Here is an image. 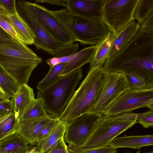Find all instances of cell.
<instances>
[{"mask_svg":"<svg viewBox=\"0 0 153 153\" xmlns=\"http://www.w3.org/2000/svg\"><path fill=\"white\" fill-rule=\"evenodd\" d=\"M102 67L107 72L136 71L153 76V30L140 27L131 40Z\"/></svg>","mask_w":153,"mask_h":153,"instance_id":"6da1fadb","label":"cell"},{"mask_svg":"<svg viewBox=\"0 0 153 153\" xmlns=\"http://www.w3.org/2000/svg\"><path fill=\"white\" fill-rule=\"evenodd\" d=\"M42 62V58L20 41L0 43V66L20 85L27 84L32 71Z\"/></svg>","mask_w":153,"mask_h":153,"instance_id":"7a4b0ae2","label":"cell"},{"mask_svg":"<svg viewBox=\"0 0 153 153\" xmlns=\"http://www.w3.org/2000/svg\"><path fill=\"white\" fill-rule=\"evenodd\" d=\"M51 11L75 42L82 45H98L111 32L102 19L81 16L66 8Z\"/></svg>","mask_w":153,"mask_h":153,"instance_id":"3957f363","label":"cell"},{"mask_svg":"<svg viewBox=\"0 0 153 153\" xmlns=\"http://www.w3.org/2000/svg\"><path fill=\"white\" fill-rule=\"evenodd\" d=\"M106 72L102 68H90L78 89L75 91L64 110L58 118L66 123L88 113L93 104Z\"/></svg>","mask_w":153,"mask_h":153,"instance_id":"277c9868","label":"cell"},{"mask_svg":"<svg viewBox=\"0 0 153 153\" xmlns=\"http://www.w3.org/2000/svg\"><path fill=\"white\" fill-rule=\"evenodd\" d=\"M82 76L81 68L61 76L50 86L38 90L37 97L41 98L46 111L53 118L62 114Z\"/></svg>","mask_w":153,"mask_h":153,"instance_id":"5b68a950","label":"cell"},{"mask_svg":"<svg viewBox=\"0 0 153 153\" xmlns=\"http://www.w3.org/2000/svg\"><path fill=\"white\" fill-rule=\"evenodd\" d=\"M137 114L131 112L102 116L95 129L81 147L91 149L109 145L117 136L137 123Z\"/></svg>","mask_w":153,"mask_h":153,"instance_id":"8992f818","label":"cell"},{"mask_svg":"<svg viewBox=\"0 0 153 153\" xmlns=\"http://www.w3.org/2000/svg\"><path fill=\"white\" fill-rule=\"evenodd\" d=\"M127 89V82L123 73L106 72L88 113L102 115Z\"/></svg>","mask_w":153,"mask_h":153,"instance_id":"52a82bcc","label":"cell"},{"mask_svg":"<svg viewBox=\"0 0 153 153\" xmlns=\"http://www.w3.org/2000/svg\"><path fill=\"white\" fill-rule=\"evenodd\" d=\"M139 0H105L103 20L116 36L134 19Z\"/></svg>","mask_w":153,"mask_h":153,"instance_id":"ba28073f","label":"cell"},{"mask_svg":"<svg viewBox=\"0 0 153 153\" xmlns=\"http://www.w3.org/2000/svg\"><path fill=\"white\" fill-rule=\"evenodd\" d=\"M142 108L153 109V88L140 90L127 89L104 112L110 116L131 112Z\"/></svg>","mask_w":153,"mask_h":153,"instance_id":"9c48e42d","label":"cell"},{"mask_svg":"<svg viewBox=\"0 0 153 153\" xmlns=\"http://www.w3.org/2000/svg\"><path fill=\"white\" fill-rule=\"evenodd\" d=\"M23 1L28 9L56 42L64 45L74 43L75 41L72 36L51 10L36 3Z\"/></svg>","mask_w":153,"mask_h":153,"instance_id":"30bf717a","label":"cell"},{"mask_svg":"<svg viewBox=\"0 0 153 153\" xmlns=\"http://www.w3.org/2000/svg\"><path fill=\"white\" fill-rule=\"evenodd\" d=\"M16 5L17 13L36 36L34 45L37 49L55 56L65 45L59 43L52 38L27 7L23 0L16 1Z\"/></svg>","mask_w":153,"mask_h":153,"instance_id":"8fae6325","label":"cell"},{"mask_svg":"<svg viewBox=\"0 0 153 153\" xmlns=\"http://www.w3.org/2000/svg\"><path fill=\"white\" fill-rule=\"evenodd\" d=\"M102 115L87 113L66 123L64 136L69 145L81 148L97 127Z\"/></svg>","mask_w":153,"mask_h":153,"instance_id":"7c38bea8","label":"cell"},{"mask_svg":"<svg viewBox=\"0 0 153 153\" xmlns=\"http://www.w3.org/2000/svg\"><path fill=\"white\" fill-rule=\"evenodd\" d=\"M105 0H67L66 9L81 16L103 19L102 8Z\"/></svg>","mask_w":153,"mask_h":153,"instance_id":"4fadbf2b","label":"cell"},{"mask_svg":"<svg viewBox=\"0 0 153 153\" xmlns=\"http://www.w3.org/2000/svg\"><path fill=\"white\" fill-rule=\"evenodd\" d=\"M48 117L19 120L16 133L26 139L32 145L36 143L41 130L52 118Z\"/></svg>","mask_w":153,"mask_h":153,"instance_id":"5bb4252c","label":"cell"},{"mask_svg":"<svg viewBox=\"0 0 153 153\" xmlns=\"http://www.w3.org/2000/svg\"><path fill=\"white\" fill-rule=\"evenodd\" d=\"M97 45L86 47L75 53L70 61L66 63L59 76H63L79 68L92 60Z\"/></svg>","mask_w":153,"mask_h":153,"instance_id":"9a60e30c","label":"cell"},{"mask_svg":"<svg viewBox=\"0 0 153 153\" xmlns=\"http://www.w3.org/2000/svg\"><path fill=\"white\" fill-rule=\"evenodd\" d=\"M153 144V135L151 134L115 138L109 144L115 149L128 148L135 149H139L143 147Z\"/></svg>","mask_w":153,"mask_h":153,"instance_id":"2e32d148","label":"cell"},{"mask_svg":"<svg viewBox=\"0 0 153 153\" xmlns=\"http://www.w3.org/2000/svg\"><path fill=\"white\" fill-rule=\"evenodd\" d=\"M127 82V89L140 90L153 88V76L140 71L123 72Z\"/></svg>","mask_w":153,"mask_h":153,"instance_id":"e0dca14e","label":"cell"},{"mask_svg":"<svg viewBox=\"0 0 153 153\" xmlns=\"http://www.w3.org/2000/svg\"><path fill=\"white\" fill-rule=\"evenodd\" d=\"M140 25L133 19L116 36L111 50L106 60L116 54L131 40L139 29Z\"/></svg>","mask_w":153,"mask_h":153,"instance_id":"ac0fdd59","label":"cell"},{"mask_svg":"<svg viewBox=\"0 0 153 153\" xmlns=\"http://www.w3.org/2000/svg\"><path fill=\"white\" fill-rule=\"evenodd\" d=\"M12 98L14 102L13 111L18 117L35 99L33 89L26 84L21 85Z\"/></svg>","mask_w":153,"mask_h":153,"instance_id":"d6986e66","label":"cell"},{"mask_svg":"<svg viewBox=\"0 0 153 153\" xmlns=\"http://www.w3.org/2000/svg\"><path fill=\"white\" fill-rule=\"evenodd\" d=\"M66 130V123L59 120L47 137L36 142V152L46 153L60 139L64 137Z\"/></svg>","mask_w":153,"mask_h":153,"instance_id":"ffe728a7","label":"cell"},{"mask_svg":"<svg viewBox=\"0 0 153 153\" xmlns=\"http://www.w3.org/2000/svg\"><path fill=\"white\" fill-rule=\"evenodd\" d=\"M29 142L17 133L0 141V153H26Z\"/></svg>","mask_w":153,"mask_h":153,"instance_id":"44dd1931","label":"cell"},{"mask_svg":"<svg viewBox=\"0 0 153 153\" xmlns=\"http://www.w3.org/2000/svg\"><path fill=\"white\" fill-rule=\"evenodd\" d=\"M18 40L26 45L34 44L36 36L31 28L18 13L8 15Z\"/></svg>","mask_w":153,"mask_h":153,"instance_id":"7402d4cb","label":"cell"},{"mask_svg":"<svg viewBox=\"0 0 153 153\" xmlns=\"http://www.w3.org/2000/svg\"><path fill=\"white\" fill-rule=\"evenodd\" d=\"M115 35L112 32L97 45L94 56L90 62V68L96 67H102L111 50Z\"/></svg>","mask_w":153,"mask_h":153,"instance_id":"603a6c76","label":"cell"},{"mask_svg":"<svg viewBox=\"0 0 153 153\" xmlns=\"http://www.w3.org/2000/svg\"><path fill=\"white\" fill-rule=\"evenodd\" d=\"M19 122V117L13 111L0 118V141L16 133Z\"/></svg>","mask_w":153,"mask_h":153,"instance_id":"cb8c5ba5","label":"cell"},{"mask_svg":"<svg viewBox=\"0 0 153 153\" xmlns=\"http://www.w3.org/2000/svg\"><path fill=\"white\" fill-rule=\"evenodd\" d=\"M41 98H37L33 101L19 117V120L44 117L48 116Z\"/></svg>","mask_w":153,"mask_h":153,"instance_id":"d4e9b609","label":"cell"},{"mask_svg":"<svg viewBox=\"0 0 153 153\" xmlns=\"http://www.w3.org/2000/svg\"><path fill=\"white\" fill-rule=\"evenodd\" d=\"M20 86L0 66V88L6 95L12 98Z\"/></svg>","mask_w":153,"mask_h":153,"instance_id":"484cf974","label":"cell"},{"mask_svg":"<svg viewBox=\"0 0 153 153\" xmlns=\"http://www.w3.org/2000/svg\"><path fill=\"white\" fill-rule=\"evenodd\" d=\"M66 63H61L50 67L49 70L45 76L37 85V89L42 90L50 86L61 76L60 74Z\"/></svg>","mask_w":153,"mask_h":153,"instance_id":"4316f807","label":"cell"},{"mask_svg":"<svg viewBox=\"0 0 153 153\" xmlns=\"http://www.w3.org/2000/svg\"><path fill=\"white\" fill-rule=\"evenodd\" d=\"M153 10V0H139L134 11L133 18L140 24Z\"/></svg>","mask_w":153,"mask_h":153,"instance_id":"83f0119b","label":"cell"},{"mask_svg":"<svg viewBox=\"0 0 153 153\" xmlns=\"http://www.w3.org/2000/svg\"><path fill=\"white\" fill-rule=\"evenodd\" d=\"M68 150L70 153H112L117 150L110 145L94 149L76 148L68 145Z\"/></svg>","mask_w":153,"mask_h":153,"instance_id":"f1b7e54d","label":"cell"},{"mask_svg":"<svg viewBox=\"0 0 153 153\" xmlns=\"http://www.w3.org/2000/svg\"><path fill=\"white\" fill-rule=\"evenodd\" d=\"M8 15L5 10L0 7V27L14 39L18 40L16 33L8 17Z\"/></svg>","mask_w":153,"mask_h":153,"instance_id":"f546056e","label":"cell"},{"mask_svg":"<svg viewBox=\"0 0 153 153\" xmlns=\"http://www.w3.org/2000/svg\"><path fill=\"white\" fill-rule=\"evenodd\" d=\"M137 120L144 128L153 127V109L137 114Z\"/></svg>","mask_w":153,"mask_h":153,"instance_id":"4dcf8cb0","label":"cell"},{"mask_svg":"<svg viewBox=\"0 0 153 153\" xmlns=\"http://www.w3.org/2000/svg\"><path fill=\"white\" fill-rule=\"evenodd\" d=\"M58 118H53L43 127L37 139L36 142L47 137L50 133L55 125L59 122Z\"/></svg>","mask_w":153,"mask_h":153,"instance_id":"1f68e13d","label":"cell"},{"mask_svg":"<svg viewBox=\"0 0 153 153\" xmlns=\"http://www.w3.org/2000/svg\"><path fill=\"white\" fill-rule=\"evenodd\" d=\"M78 46V43L65 45L54 56L60 57L73 54L77 52Z\"/></svg>","mask_w":153,"mask_h":153,"instance_id":"d6a6232c","label":"cell"},{"mask_svg":"<svg viewBox=\"0 0 153 153\" xmlns=\"http://www.w3.org/2000/svg\"><path fill=\"white\" fill-rule=\"evenodd\" d=\"M13 108L14 102L13 98L0 101V118L12 112Z\"/></svg>","mask_w":153,"mask_h":153,"instance_id":"836d02e7","label":"cell"},{"mask_svg":"<svg viewBox=\"0 0 153 153\" xmlns=\"http://www.w3.org/2000/svg\"><path fill=\"white\" fill-rule=\"evenodd\" d=\"M0 5L8 15L17 13L15 0H0Z\"/></svg>","mask_w":153,"mask_h":153,"instance_id":"e575fe53","label":"cell"},{"mask_svg":"<svg viewBox=\"0 0 153 153\" xmlns=\"http://www.w3.org/2000/svg\"><path fill=\"white\" fill-rule=\"evenodd\" d=\"M46 153H70L64 137L60 139Z\"/></svg>","mask_w":153,"mask_h":153,"instance_id":"d590c367","label":"cell"},{"mask_svg":"<svg viewBox=\"0 0 153 153\" xmlns=\"http://www.w3.org/2000/svg\"><path fill=\"white\" fill-rule=\"evenodd\" d=\"M140 27L144 30H153V12L140 24Z\"/></svg>","mask_w":153,"mask_h":153,"instance_id":"8d00e7d4","label":"cell"},{"mask_svg":"<svg viewBox=\"0 0 153 153\" xmlns=\"http://www.w3.org/2000/svg\"><path fill=\"white\" fill-rule=\"evenodd\" d=\"M35 3L38 4L47 3L51 4L60 5L66 7L67 0H36Z\"/></svg>","mask_w":153,"mask_h":153,"instance_id":"74e56055","label":"cell"},{"mask_svg":"<svg viewBox=\"0 0 153 153\" xmlns=\"http://www.w3.org/2000/svg\"><path fill=\"white\" fill-rule=\"evenodd\" d=\"M15 39L0 27V43L8 42Z\"/></svg>","mask_w":153,"mask_h":153,"instance_id":"f35d334b","label":"cell"},{"mask_svg":"<svg viewBox=\"0 0 153 153\" xmlns=\"http://www.w3.org/2000/svg\"><path fill=\"white\" fill-rule=\"evenodd\" d=\"M0 96L5 100H8L10 98L6 95L0 88Z\"/></svg>","mask_w":153,"mask_h":153,"instance_id":"ab89813d","label":"cell"},{"mask_svg":"<svg viewBox=\"0 0 153 153\" xmlns=\"http://www.w3.org/2000/svg\"><path fill=\"white\" fill-rule=\"evenodd\" d=\"M26 153H37L36 152V147H31Z\"/></svg>","mask_w":153,"mask_h":153,"instance_id":"60d3db41","label":"cell"},{"mask_svg":"<svg viewBox=\"0 0 153 153\" xmlns=\"http://www.w3.org/2000/svg\"><path fill=\"white\" fill-rule=\"evenodd\" d=\"M3 100H6L4 99L0 96V101Z\"/></svg>","mask_w":153,"mask_h":153,"instance_id":"b9f144b4","label":"cell"},{"mask_svg":"<svg viewBox=\"0 0 153 153\" xmlns=\"http://www.w3.org/2000/svg\"><path fill=\"white\" fill-rule=\"evenodd\" d=\"M143 153H153V151H152L149 152H144Z\"/></svg>","mask_w":153,"mask_h":153,"instance_id":"7bdbcfd3","label":"cell"},{"mask_svg":"<svg viewBox=\"0 0 153 153\" xmlns=\"http://www.w3.org/2000/svg\"><path fill=\"white\" fill-rule=\"evenodd\" d=\"M131 153L130 152H124V153ZM135 153H140V152H137Z\"/></svg>","mask_w":153,"mask_h":153,"instance_id":"ee69618b","label":"cell"},{"mask_svg":"<svg viewBox=\"0 0 153 153\" xmlns=\"http://www.w3.org/2000/svg\"><path fill=\"white\" fill-rule=\"evenodd\" d=\"M112 153H117V150L115 151L114 152H112Z\"/></svg>","mask_w":153,"mask_h":153,"instance_id":"f6af8a7d","label":"cell"},{"mask_svg":"<svg viewBox=\"0 0 153 153\" xmlns=\"http://www.w3.org/2000/svg\"><path fill=\"white\" fill-rule=\"evenodd\" d=\"M0 7H1V6H0Z\"/></svg>","mask_w":153,"mask_h":153,"instance_id":"bcb514c9","label":"cell"}]
</instances>
